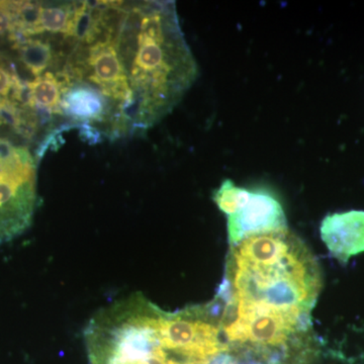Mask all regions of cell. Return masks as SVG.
I'll list each match as a JSON object with an SVG mask.
<instances>
[{"label":"cell","mask_w":364,"mask_h":364,"mask_svg":"<svg viewBox=\"0 0 364 364\" xmlns=\"http://www.w3.org/2000/svg\"><path fill=\"white\" fill-rule=\"evenodd\" d=\"M231 247L217 294L224 334L247 326L291 335L308 332L322 274L306 244L286 229L249 237Z\"/></svg>","instance_id":"6da1fadb"},{"label":"cell","mask_w":364,"mask_h":364,"mask_svg":"<svg viewBox=\"0 0 364 364\" xmlns=\"http://www.w3.org/2000/svg\"><path fill=\"white\" fill-rule=\"evenodd\" d=\"M16 33L14 1H0V38L13 41Z\"/></svg>","instance_id":"30bf717a"},{"label":"cell","mask_w":364,"mask_h":364,"mask_svg":"<svg viewBox=\"0 0 364 364\" xmlns=\"http://www.w3.org/2000/svg\"><path fill=\"white\" fill-rule=\"evenodd\" d=\"M37 202V167L30 151L0 139V245L30 228Z\"/></svg>","instance_id":"3957f363"},{"label":"cell","mask_w":364,"mask_h":364,"mask_svg":"<svg viewBox=\"0 0 364 364\" xmlns=\"http://www.w3.org/2000/svg\"><path fill=\"white\" fill-rule=\"evenodd\" d=\"M21 81L14 69L6 68L0 64V100H11L14 88Z\"/></svg>","instance_id":"8fae6325"},{"label":"cell","mask_w":364,"mask_h":364,"mask_svg":"<svg viewBox=\"0 0 364 364\" xmlns=\"http://www.w3.org/2000/svg\"><path fill=\"white\" fill-rule=\"evenodd\" d=\"M60 78L64 85L62 114L85 123H105L114 117V105L97 88L83 81L68 80L62 76Z\"/></svg>","instance_id":"8992f818"},{"label":"cell","mask_w":364,"mask_h":364,"mask_svg":"<svg viewBox=\"0 0 364 364\" xmlns=\"http://www.w3.org/2000/svg\"><path fill=\"white\" fill-rule=\"evenodd\" d=\"M28 86V107L46 114H62L63 81L58 74L47 71L33 78Z\"/></svg>","instance_id":"52a82bcc"},{"label":"cell","mask_w":364,"mask_h":364,"mask_svg":"<svg viewBox=\"0 0 364 364\" xmlns=\"http://www.w3.org/2000/svg\"><path fill=\"white\" fill-rule=\"evenodd\" d=\"M213 200L228 215V239L234 246L256 235L287 229L284 208L267 191H250L227 179L213 193Z\"/></svg>","instance_id":"277c9868"},{"label":"cell","mask_w":364,"mask_h":364,"mask_svg":"<svg viewBox=\"0 0 364 364\" xmlns=\"http://www.w3.org/2000/svg\"><path fill=\"white\" fill-rule=\"evenodd\" d=\"M23 67L33 74V78L47 72L62 56L57 53L48 39L40 37L26 38L14 45Z\"/></svg>","instance_id":"9c48e42d"},{"label":"cell","mask_w":364,"mask_h":364,"mask_svg":"<svg viewBox=\"0 0 364 364\" xmlns=\"http://www.w3.org/2000/svg\"><path fill=\"white\" fill-rule=\"evenodd\" d=\"M114 40L133 97L127 128L146 130L171 112L198 77L176 4H122Z\"/></svg>","instance_id":"7a4b0ae2"},{"label":"cell","mask_w":364,"mask_h":364,"mask_svg":"<svg viewBox=\"0 0 364 364\" xmlns=\"http://www.w3.org/2000/svg\"><path fill=\"white\" fill-rule=\"evenodd\" d=\"M326 247L336 259L346 263L364 252V212L349 210L327 215L320 228Z\"/></svg>","instance_id":"5b68a950"},{"label":"cell","mask_w":364,"mask_h":364,"mask_svg":"<svg viewBox=\"0 0 364 364\" xmlns=\"http://www.w3.org/2000/svg\"><path fill=\"white\" fill-rule=\"evenodd\" d=\"M78 2H41L38 36H61L64 39L73 37L74 21Z\"/></svg>","instance_id":"ba28073f"}]
</instances>
